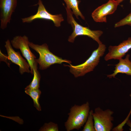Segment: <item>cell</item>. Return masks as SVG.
<instances>
[{"instance_id": "obj_15", "label": "cell", "mask_w": 131, "mask_h": 131, "mask_svg": "<svg viewBox=\"0 0 131 131\" xmlns=\"http://www.w3.org/2000/svg\"><path fill=\"white\" fill-rule=\"evenodd\" d=\"M25 92L33 99L34 107L38 111H41V107L39 100L41 93V90L39 89L27 90H25Z\"/></svg>"}, {"instance_id": "obj_12", "label": "cell", "mask_w": 131, "mask_h": 131, "mask_svg": "<svg viewBox=\"0 0 131 131\" xmlns=\"http://www.w3.org/2000/svg\"><path fill=\"white\" fill-rule=\"evenodd\" d=\"M130 55L127 54L125 58H122L119 59V62L115 65V69L113 74L107 75V77L110 78H115V76L118 74H125L131 76V60H129Z\"/></svg>"}, {"instance_id": "obj_20", "label": "cell", "mask_w": 131, "mask_h": 131, "mask_svg": "<svg viewBox=\"0 0 131 131\" xmlns=\"http://www.w3.org/2000/svg\"><path fill=\"white\" fill-rule=\"evenodd\" d=\"M130 96L131 98V94L130 95Z\"/></svg>"}, {"instance_id": "obj_1", "label": "cell", "mask_w": 131, "mask_h": 131, "mask_svg": "<svg viewBox=\"0 0 131 131\" xmlns=\"http://www.w3.org/2000/svg\"><path fill=\"white\" fill-rule=\"evenodd\" d=\"M90 110L88 101L79 105H74L71 106L64 125L67 131L74 129L79 130L84 125L87 119Z\"/></svg>"}, {"instance_id": "obj_3", "label": "cell", "mask_w": 131, "mask_h": 131, "mask_svg": "<svg viewBox=\"0 0 131 131\" xmlns=\"http://www.w3.org/2000/svg\"><path fill=\"white\" fill-rule=\"evenodd\" d=\"M30 47L35 51L39 55L38 58L35 59V61L39 64V68L44 70L49 67L50 66L55 64H61L65 62L71 64L70 61L63 59L55 55L51 52L48 46L46 43L39 45L29 42Z\"/></svg>"}, {"instance_id": "obj_11", "label": "cell", "mask_w": 131, "mask_h": 131, "mask_svg": "<svg viewBox=\"0 0 131 131\" xmlns=\"http://www.w3.org/2000/svg\"><path fill=\"white\" fill-rule=\"evenodd\" d=\"M131 49V37L123 41L118 46H110L108 52L104 57L106 61L114 59L119 60L122 58Z\"/></svg>"}, {"instance_id": "obj_4", "label": "cell", "mask_w": 131, "mask_h": 131, "mask_svg": "<svg viewBox=\"0 0 131 131\" xmlns=\"http://www.w3.org/2000/svg\"><path fill=\"white\" fill-rule=\"evenodd\" d=\"M67 15V20L71 25L73 29V32L68 39V41L73 43L75 38L79 35H85L92 38L96 41L98 44L102 43L99 37L103 33L101 30H92L89 28L83 26L78 24L73 16V13L71 9L66 7Z\"/></svg>"}, {"instance_id": "obj_2", "label": "cell", "mask_w": 131, "mask_h": 131, "mask_svg": "<svg viewBox=\"0 0 131 131\" xmlns=\"http://www.w3.org/2000/svg\"><path fill=\"white\" fill-rule=\"evenodd\" d=\"M106 47L102 43L98 44V48L93 51L91 55L84 63L76 66L64 64L70 68V71L75 77L83 76L86 74L93 71L98 64L100 57L104 54Z\"/></svg>"}, {"instance_id": "obj_17", "label": "cell", "mask_w": 131, "mask_h": 131, "mask_svg": "<svg viewBox=\"0 0 131 131\" xmlns=\"http://www.w3.org/2000/svg\"><path fill=\"white\" fill-rule=\"evenodd\" d=\"M58 124L50 122L45 123L39 130L40 131H58Z\"/></svg>"}, {"instance_id": "obj_5", "label": "cell", "mask_w": 131, "mask_h": 131, "mask_svg": "<svg viewBox=\"0 0 131 131\" xmlns=\"http://www.w3.org/2000/svg\"><path fill=\"white\" fill-rule=\"evenodd\" d=\"M114 113L109 109L103 110L99 107L95 109L92 115L95 131H110L113 127Z\"/></svg>"}, {"instance_id": "obj_8", "label": "cell", "mask_w": 131, "mask_h": 131, "mask_svg": "<svg viewBox=\"0 0 131 131\" xmlns=\"http://www.w3.org/2000/svg\"><path fill=\"white\" fill-rule=\"evenodd\" d=\"M124 0H109L106 3L98 7L93 12L92 16L96 22H107V15L114 13L118 6Z\"/></svg>"}, {"instance_id": "obj_9", "label": "cell", "mask_w": 131, "mask_h": 131, "mask_svg": "<svg viewBox=\"0 0 131 131\" xmlns=\"http://www.w3.org/2000/svg\"><path fill=\"white\" fill-rule=\"evenodd\" d=\"M17 0H0V28H6L17 6Z\"/></svg>"}, {"instance_id": "obj_19", "label": "cell", "mask_w": 131, "mask_h": 131, "mask_svg": "<svg viewBox=\"0 0 131 131\" xmlns=\"http://www.w3.org/2000/svg\"><path fill=\"white\" fill-rule=\"evenodd\" d=\"M130 3H131V0H130Z\"/></svg>"}, {"instance_id": "obj_14", "label": "cell", "mask_w": 131, "mask_h": 131, "mask_svg": "<svg viewBox=\"0 0 131 131\" xmlns=\"http://www.w3.org/2000/svg\"><path fill=\"white\" fill-rule=\"evenodd\" d=\"M66 3V8L72 9L73 14L77 19L80 16L83 20L85 17L80 11L79 8V5L81 1L79 0H63Z\"/></svg>"}, {"instance_id": "obj_16", "label": "cell", "mask_w": 131, "mask_h": 131, "mask_svg": "<svg viewBox=\"0 0 131 131\" xmlns=\"http://www.w3.org/2000/svg\"><path fill=\"white\" fill-rule=\"evenodd\" d=\"M92 110L90 111L87 119L82 131H95L94 127Z\"/></svg>"}, {"instance_id": "obj_10", "label": "cell", "mask_w": 131, "mask_h": 131, "mask_svg": "<svg viewBox=\"0 0 131 131\" xmlns=\"http://www.w3.org/2000/svg\"><path fill=\"white\" fill-rule=\"evenodd\" d=\"M11 45L9 40L5 42V47L7 51L8 58L19 66V72L21 74L25 73H30V67L28 62L23 58L19 52H16L14 50Z\"/></svg>"}, {"instance_id": "obj_13", "label": "cell", "mask_w": 131, "mask_h": 131, "mask_svg": "<svg viewBox=\"0 0 131 131\" xmlns=\"http://www.w3.org/2000/svg\"><path fill=\"white\" fill-rule=\"evenodd\" d=\"M38 64L35 61L33 65V79L30 84L25 88V90L38 89L39 88L41 75L37 69Z\"/></svg>"}, {"instance_id": "obj_7", "label": "cell", "mask_w": 131, "mask_h": 131, "mask_svg": "<svg viewBox=\"0 0 131 131\" xmlns=\"http://www.w3.org/2000/svg\"><path fill=\"white\" fill-rule=\"evenodd\" d=\"M37 4L38 6L36 13L29 17L22 18L23 23H30L35 20L41 19L52 21L55 26L57 27L61 26V23L64 20L61 14L53 15L49 13L45 8L41 0H38Z\"/></svg>"}, {"instance_id": "obj_18", "label": "cell", "mask_w": 131, "mask_h": 131, "mask_svg": "<svg viewBox=\"0 0 131 131\" xmlns=\"http://www.w3.org/2000/svg\"><path fill=\"white\" fill-rule=\"evenodd\" d=\"M128 25L131 26V12L124 18L115 23V27Z\"/></svg>"}, {"instance_id": "obj_6", "label": "cell", "mask_w": 131, "mask_h": 131, "mask_svg": "<svg viewBox=\"0 0 131 131\" xmlns=\"http://www.w3.org/2000/svg\"><path fill=\"white\" fill-rule=\"evenodd\" d=\"M29 42L28 37L25 35L16 36L10 41L14 48L20 50L23 56L30 65V73L33 75V65L36 57L30 50L29 45Z\"/></svg>"}]
</instances>
